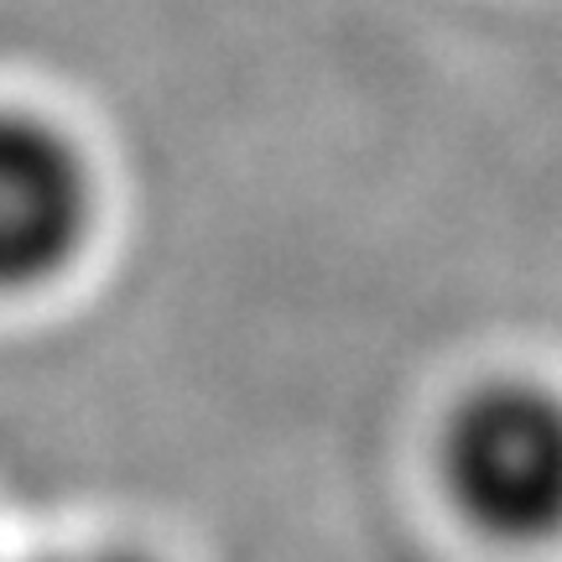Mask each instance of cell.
Listing matches in <instances>:
<instances>
[{"instance_id":"1","label":"cell","mask_w":562,"mask_h":562,"mask_svg":"<svg viewBox=\"0 0 562 562\" xmlns=\"http://www.w3.org/2000/svg\"><path fill=\"white\" fill-rule=\"evenodd\" d=\"M438 469L453 510L484 537H562V396L516 375L474 385L442 422Z\"/></svg>"},{"instance_id":"2","label":"cell","mask_w":562,"mask_h":562,"mask_svg":"<svg viewBox=\"0 0 562 562\" xmlns=\"http://www.w3.org/2000/svg\"><path fill=\"white\" fill-rule=\"evenodd\" d=\"M94 172L68 131L0 110V292H37L94 235Z\"/></svg>"},{"instance_id":"3","label":"cell","mask_w":562,"mask_h":562,"mask_svg":"<svg viewBox=\"0 0 562 562\" xmlns=\"http://www.w3.org/2000/svg\"><path fill=\"white\" fill-rule=\"evenodd\" d=\"M26 562H157L136 552V547H58V552H42V558Z\"/></svg>"}]
</instances>
